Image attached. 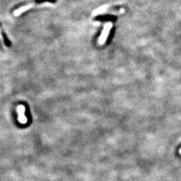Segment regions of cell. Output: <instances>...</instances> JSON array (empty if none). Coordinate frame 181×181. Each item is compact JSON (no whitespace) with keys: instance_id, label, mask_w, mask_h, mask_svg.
I'll return each mask as SVG.
<instances>
[{"instance_id":"obj_1","label":"cell","mask_w":181,"mask_h":181,"mask_svg":"<svg viewBox=\"0 0 181 181\" xmlns=\"http://www.w3.org/2000/svg\"><path fill=\"white\" fill-rule=\"evenodd\" d=\"M57 0H27V1L23 2L22 3H19L18 4L15 6L13 10H15L18 8L19 7H22L23 6L28 5L30 3H34V4H40V3H44V2H50V3H55Z\"/></svg>"},{"instance_id":"obj_3","label":"cell","mask_w":181,"mask_h":181,"mask_svg":"<svg viewBox=\"0 0 181 181\" xmlns=\"http://www.w3.org/2000/svg\"><path fill=\"white\" fill-rule=\"evenodd\" d=\"M179 152L180 153V154H181V148H180V150H179Z\"/></svg>"},{"instance_id":"obj_4","label":"cell","mask_w":181,"mask_h":181,"mask_svg":"<svg viewBox=\"0 0 181 181\" xmlns=\"http://www.w3.org/2000/svg\"><path fill=\"white\" fill-rule=\"evenodd\" d=\"M0 47H1V45H0Z\"/></svg>"},{"instance_id":"obj_2","label":"cell","mask_w":181,"mask_h":181,"mask_svg":"<svg viewBox=\"0 0 181 181\" xmlns=\"http://www.w3.org/2000/svg\"><path fill=\"white\" fill-rule=\"evenodd\" d=\"M1 34L2 35L3 38V42H4V44H6V46L10 47L11 46V42L8 39V38L7 37V35L6 34V33L4 32H2V31L1 32Z\"/></svg>"}]
</instances>
